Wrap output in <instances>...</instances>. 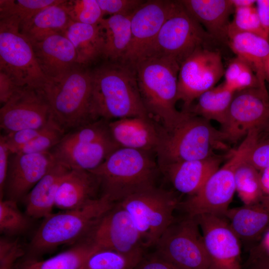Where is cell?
Segmentation results:
<instances>
[{
	"mask_svg": "<svg viewBox=\"0 0 269 269\" xmlns=\"http://www.w3.org/2000/svg\"><path fill=\"white\" fill-rule=\"evenodd\" d=\"M92 109L96 120L150 117L139 91L134 70L120 62H109L92 70Z\"/></svg>",
	"mask_w": 269,
	"mask_h": 269,
	"instance_id": "6da1fadb",
	"label": "cell"
},
{
	"mask_svg": "<svg viewBox=\"0 0 269 269\" xmlns=\"http://www.w3.org/2000/svg\"><path fill=\"white\" fill-rule=\"evenodd\" d=\"M133 68L148 114L162 124L164 131L171 129L184 115L175 107L179 64L172 58L152 55L139 61Z\"/></svg>",
	"mask_w": 269,
	"mask_h": 269,
	"instance_id": "7a4b0ae2",
	"label": "cell"
},
{
	"mask_svg": "<svg viewBox=\"0 0 269 269\" xmlns=\"http://www.w3.org/2000/svg\"><path fill=\"white\" fill-rule=\"evenodd\" d=\"M38 89L53 121L66 133L96 121L92 109V70L88 67L77 65L59 79H47Z\"/></svg>",
	"mask_w": 269,
	"mask_h": 269,
	"instance_id": "3957f363",
	"label": "cell"
},
{
	"mask_svg": "<svg viewBox=\"0 0 269 269\" xmlns=\"http://www.w3.org/2000/svg\"><path fill=\"white\" fill-rule=\"evenodd\" d=\"M156 171L149 152L120 147L90 171L98 180L101 196L118 203L154 187Z\"/></svg>",
	"mask_w": 269,
	"mask_h": 269,
	"instance_id": "277c9868",
	"label": "cell"
},
{
	"mask_svg": "<svg viewBox=\"0 0 269 269\" xmlns=\"http://www.w3.org/2000/svg\"><path fill=\"white\" fill-rule=\"evenodd\" d=\"M180 120L171 129L163 131L156 151L161 166L182 161L205 159L215 155L216 150L227 148L222 131L209 121L184 112Z\"/></svg>",
	"mask_w": 269,
	"mask_h": 269,
	"instance_id": "5b68a950",
	"label": "cell"
},
{
	"mask_svg": "<svg viewBox=\"0 0 269 269\" xmlns=\"http://www.w3.org/2000/svg\"><path fill=\"white\" fill-rule=\"evenodd\" d=\"M115 203L101 196L80 207L52 214L44 219L33 236L29 250L34 255L86 238Z\"/></svg>",
	"mask_w": 269,
	"mask_h": 269,
	"instance_id": "8992f818",
	"label": "cell"
},
{
	"mask_svg": "<svg viewBox=\"0 0 269 269\" xmlns=\"http://www.w3.org/2000/svg\"><path fill=\"white\" fill-rule=\"evenodd\" d=\"M109 122L100 119L67 133L51 151L70 169L96 168L120 148L111 134Z\"/></svg>",
	"mask_w": 269,
	"mask_h": 269,
	"instance_id": "52a82bcc",
	"label": "cell"
},
{
	"mask_svg": "<svg viewBox=\"0 0 269 269\" xmlns=\"http://www.w3.org/2000/svg\"><path fill=\"white\" fill-rule=\"evenodd\" d=\"M259 132L248 134L239 147L233 151L227 161L216 170L199 190L179 204L187 215L195 217L210 214L225 216L236 192L235 171L253 144Z\"/></svg>",
	"mask_w": 269,
	"mask_h": 269,
	"instance_id": "ba28073f",
	"label": "cell"
},
{
	"mask_svg": "<svg viewBox=\"0 0 269 269\" xmlns=\"http://www.w3.org/2000/svg\"><path fill=\"white\" fill-rule=\"evenodd\" d=\"M118 203L130 214L145 248L155 246L174 222L173 213L179 204L172 193L155 186Z\"/></svg>",
	"mask_w": 269,
	"mask_h": 269,
	"instance_id": "9c48e42d",
	"label": "cell"
},
{
	"mask_svg": "<svg viewBox=\"0 0 269 269\" xmlns=\"http://www.w3.org/2000/svg\"><path fill=\"white\" fill-rule=\"evenodd\" d=\"M195 217L174 222L155 245V253L178 269H215Z\"/></svg>",
	"mask_w": 269,
	"mask_h": 269,
	"instance_id": "30bf717a",
	"label": "cell"
},
{
	"mask_svg": "<svg viewBox=\"0 0 269 269\" xmlns=\"http://www.w3.org/2000/svg\"><path fill=\"white\" fill-rule=\"evenodd\" d=\"M216 42L180 2L178 9L162 26L146 57L166 56L180 65L198 48H211L210 46Z\"/></svg>",
	"mask_w": 269,
	"mask_h": 269,
	"instance_id": "8fae6325",
	"label": "cell"
},
{
	"mask_svg": "<svg viewBox=\"0 0 269 269\" xmlns=\"http://www.w3.org/2000/svg\"><path fill=\"white\" fill-rule=\"evenodd\" d=\"M0 72L19 87L40 89L47 78L36 60L29 40L19 27L0 22Z\"/></svg>",
	"mask_w": 269,
	"mask_h": 269,
	"instance_id": "7c38bea8",
	"label": "cell"
},
{
	"mask_svg": "<svg viewBox=\"0 0 269 269\" xmlns=\"http://www.w3.org/2000/svg\"><path fill=\"white\" fill-rule=\"evenodd\" d=\"M221 53L208 47L196 49L180 65L178 77V101L186 112L203 93L215 87L224 76Z\"/></svg>",
	"mask_w": 269,
	"mask_h": 269,
	"instance_id": "4fadbf2b",
	"label": "cell"
},
{
	"mask_svg": "<svg viewBox=\"0 0 269 269\" xmlns=\"http://www.w3.org/2000/svg\"><path fill=\"white\" fill-rule=\"evenodd\" d=\"M180 5V0H146L132 16L131 41L120 63L133 68L145 57L162 26Z\"/></svg>",
	"mask_w": 269,
	"mask_h": 269,
	"instance_id": "5bb4252c",
	"label": "cell"
},
{
	"mask_svg": "<svg viewBox=\"0 0 269 269\" xmlns=\"http://www.w3.org/2000/svg\"><path fill=\"white\" fill-rule=\"evenodd\" d=\"M86 238L101 249L128 256L144 255L139 232L129 213L119 203L100 219Z\"/></svg>",
	"mask_w": 269,
	"mask_h": 269,
	"instance_id": "9a60e30c",
	"label": "cell"
},
{
	"mask_svg": "<svg viewBox=\"0 0 269 269\" xmlns=\"http://www.w3.org/2000/svg\"><path fill=\"white\" fill-rule=\"evenodd\" d=\"M269 124V97L260 88L236 92L225 124L221 130L227 141L236 142L254 130Z\"/></svg>",
	"mask_w": 269,
	"mask_h": 269,
	"instance_id": "2e32d148",
	"label": "cell"
},
{
	"mask_svg": "<svg viewBox=\"0 0 269 269\" xmlns=\"http://www.w3.org/2000/svg\"><path fill=\"white\" fill-rule=\"evenodd\" d=\"M53 121L49 106L38 89L20 88L0 109V127L5 134L42 128Z\"/></svg>",
	"mask_w": 269,
	"mask_h": 269,
	"instance_id": "e0dca14e",
	"label": "cell"
},
{
	"mask_svg": "<svg viewBox=\"0 0 269 269\" xmlns=\"http://www.w3.org/2000/svg\"><path fill=\"white\" fill-rule=\"evenodd\" d=\"M206 250L215 269H242L240 240L225 216L195 217Z\"/></svg>",
	"mask_w": 269,
	"mask_h": 269,
	"instance_id": "ac0fdd59",
	"label": "cell"
},
{
	"mask_svg": "<svg viewBox=\"0 0 269 269\" xmlns=\"http://www.w3.org/2000/svg\"><path fill=\"white\" fill-rule=\"evenodd\" d=\"M56 162L51 151L39 153H11L3 196L17 202L23 199Z\"/></svg>",
	"mask_w": 269,
	"mask_h": 269,
	"instance_id": "d6986e66",
	"label": "cell"
},
{
	"mask_svg": "<svg viewBox=\"0 0 269 269\" xmlns=\"http://www.w3.org/2000/svg\"><path fill=\"white\" fill-rule=\"evenodd\" d=\"M29 41L37 62L47 79H59L79 65L73 45L62 33H49Z\"/></svg>",
	"mask_w": 269,
	"mask_h": 269,
	"instance_id": "ffe728a7",
	"label": "cell"
},
{
	"mask_svg": "<svg viewBox=\"0 0 269 269\" xmlns=\"http://www.w3.org/2000/svg\"><path fill=\"white\" fill-rule=\"evenodd\" d=\"M111 134L120 147L147 152L157 151L163 134L150 117H135L109 122Z\"/></svg>",
	"mask_w": 269,
	"mask_h": 269,
	"instance_id": "44dd1931",
	"label": "cell"
},
{
	"mask_svg": "<svg viewBox=\"0 0 269 269\" xmlns=\"http://www.w3.org/2000/svg\"><path fill=\"white\" fill-rule=\"evenodd\" d=\"M181 4L217 42L227 43L229 17L234 11L231 0H182Z\"/></svg>",
	"mask_w": 269,
	"mask_h": 269,
	"instance_id": "7402d4cb",
	"label": "cell"
},
{
	"mask_svg": "<svg viewBox=\"0 0 269 269\" xmlns=\"http://www.w3.org/2000/svg\"><path fill=\"white\" fill-rule=\"evenodd\" d=\"M222 158L215 155L202 159L169 164L162 168L177 191L191 196L220 167Z\"/></svg>",
	"mask_w": 269,
	"mask_h": 269,
	"instance_id": "603a6c76",
	"label": "cell"
},
{
	"mask_svg": "<svg viewBox=\"0 0 269 269\" xmlns=\"http://www.w3.org/2000/svg\"><path fill=\"white\" fill-rule=\"evenodd\" d=\"M70 170L57 160L48 172L23 198L25 213L28 217L44 219L52 214L59 185Z\"/></svg>",
	"mask_w": 269,
	"mask_h": 269,
	"instance_id": "cb8c5ba5",
	"label": "cell"
},
{
	"mask_svg": "<svg viewBox=\"0 0 269 269\" xmlns=\"http://www.w3.org/2000/svg\"><path fill=\"white\" fill-rule=\"evenodd\" d=\"M98 190L99 183L91 172L71 169L59 185L55 207L63 210L80 207L96 198L95 195Z\"/></svg>",
	"mask_w": 269,
	"mask_h": 269,
	"instance_id": "d4e9b609",
	"label": "cell"
},
{
	"mask_svg": "<svg viewBox=\"0 0 269 269\" xmlns=\"http://www.w3.org/2000/svg\"><path fill=\"white\" fill-rule=\"evenodd\" d=\"M227 44L237 56L245 61L256 74L261 88L267 91V63L269 58V40L251 33L238 32L228 36Z\"/></svg>",
	"mask_w": 269,
	"mask_h": 269,
	"instance_id": "484cf974",
	"label": "cell"
},
{
	"mask_svg": "<svg viewBox=\"0 0 269 269\" xmlns=\"http://www.w3.org/2000/svg\"><path fill=\"white\" fill-rule=\"evenodd\" d=\"M225 216L240 241H253L269 226V197L265 196L253 204L229 208Z\"/></svg>",
	"mask_w": 269,
	"mask_h": 269,
	"instance_id": "4316f807",
	"label": "cell"
},
{
	"mask_svg": "<svg viewBox=\"0 0 269 269\" xmlns=\"http://www.w3.org/2000/svg\"><path fill=\"white\" fill-rule=\"evenodd\" d=\"M62 33L73 45L78 64L88 67L103 57L105 40L99 24L90 25L71 20Z\"/></svg>",
	"mask_w": 269,
	"mask_h": 269,
	"instance_id": "83f0119b",
	"label": "cell"
},
{
	"mask_svg": "<svg viewBox=\"0 0 269 269\" xmlns=\"http://www.w3.org/2000/svg\"><path fill=\"white\" fill-rule=\"evenodd\" d=\"M132 16H110L99 23L105 40L103 58L107 62H121L127 53L132 39Z\"/></svg>",
	"mask_w": 269,
	"mask_h": 269,
	"instance_id": "f1b7e54d",
	"label": "cell"
},
{
	"mask_svg": "<svg viewBox=\"0 0 269 269\" xmlns=\"http://www.w3.org/2000/svg\"><path fill=\"white\" fill-rule=\"evenodd\" d=\"M99 249H101L86 238L69 249L46 260H25L16 269H80L87 259Z\"/></svg>",
	"mask_w": 269,
	"mask_h": 269,
	"instance_id": "f546056e",
	"label": "cell"
},
{
	"mask_svg": "<svg viewBox=\"0 0 269 269\" xmlns=\"http://www.w3.org/2000/svg\"><path fill=\"white\" fill-rule=\"evenodd\" d=\"M66 0L41 9L19 27L21 33L29 40L54 32L62 33L71 21Z\"/></svg>",
	"mask_w": 269,
	"mask_h": 269,
	"instance_id": "4dcf8cb0",
	"label": "cell"
},
{
	"mask_svg": "<svg viewBox=\"0 0 269 269\" xmlns=\"http://www.w3.org/2000/svg\"><path fill=\"white\" fill-rule=\"evenodd\" d=\"M235 93L222 83L201 94L186 112L209 121H215L223 127Z\"/></svg>",
	"mask_w": 269,
	"mask_h": 269,
	"instance_id": "1f68e13d",
	"label": "cell"
},
{
	"mask_svg": "<svg viewBox=\"0 0 269 269\" xmlns=\"http://www.w3.org/2000/svg\"><path fill=\"white\" fill-rule=\"evenodd\" d=\"M62 0H0V22L17 27L27 22L37 12Z\"/></svg>",
	"mask_w": 269,
	"mask_h": 269,
	"instance_id": "d6a6232c",
	"label": "cell"
},
{
	"mask_svg": "<svg viewBox=\"0 0 269 269\" xmlns=\"http://www.w3.org/2000/svg\"><path fill=\"white\" fill-rule=\"evenodd\" d=\"M235 182L236 192L244 205L258 203L265 197L261 184L259 171L245 160V158L236 168Z\"/></svg>",
	"mask_w": 269,
	"mask_h": 269,
	"instance_id": "836d02e7",
	"label": "cell"
},
{
	"mask_svg": "<svg viewBox=\"0 0 269 269\" xmlns=\"http://www.w3.org/2000/svg\"><path fill=\"white\" fill-rule=\"evenodd\" d=\"M143 256H128L112 250L99 249L87 259L80 269H134Z\"/></svg>",
	"mask_w": 269,
	"mask_h": 269,
	"instance_id": "e575fe53",
	"label": "cell"
},
{
	"mask_svg": "<svg viewBox=\"0 0 269 269\" xmlns=\"http://www.w3.org/2000/svg\"><path fill=\"white\" fill-rule=\"evenodd\" d=\"M29 217L19 209L17 201L0 199V231L10 236L21 234L29 227Z\"/></svg>",
	"mask_w": 269,
	"mask_h": 269,
	"instance_id": "d590c367",
	"label": "cell"
},
{
	"mask_svg": "<svg viewBox=\"0 0 269 269\" xmlns=\"http://www.w3.org/2000/svg\"><path fill=\"white\" fill-rule=\"evenodd\" d=\"M66 134L53 122L33 140L12 153H39L50 151L61 142Z\"/></svg>",
	"mask_w": 269,
	"mask_h": 269,
	"instance_id": "8d00e7d4",
	"label": "cell"
},
{
	"mask_svg": "<svg viewBox=\"0 0 269 269\" xmlns=\"http://www.w3.org/2000/svg\"><path fill=\"white\" fill-rule=\"evenodd\" d=\"M65 4L69 17L73 21L97 25L104 18L96 0H66Z\"/></svg>",
	"mask_w": 269,
	"mask_h": 269,
	"instance_id": "74e56055",
	"label": "cell"
},
{
	"mask_svg": "<svg viewBox=\"0 0 269 269\" xmlns=\"http://www.w3.org/2000/svg\"><path fill=\"white\" fill-rule=\"evenodd\" d=\"M238 32H248L266 38L255 6L234 8V17L230 22L228 35Z\"/></svg>",
	"mask_w": 269,
	"mask_h": 269,
	"instance_id": "f35d334b",
	"label": "cell"
},
{
	"mask_svg": "<svg viewBox=\"0 0 269 269\" xmlns=\"http://www.w3.org/2000/svg\"><path fill=\"white\" fill-rule=\"evenodd\" d=\"M103 16L131 15L145 1L143 0H96Z\"/></svg>",
	"mask_w": 269,
	"mask_h": 269,
	"instance_id": "ab89813d",
	"label": "cell"
},
{
	"mask_svg": "<svg viewBox=\"0 0 269 269\" xmlns=\"http://www.w3.org/2000/svg\"><path fill=\"white\" fill-rule=\"evenodd\" d=\"M23 255V250L17 240L0 239V269H12L16 261Z\"/></svg>",
	"mask_w": 269,
	"mask_h": 269,
	"instance_id": "60d3db41",
	"label": "cell"
},
{
	"mask_svg": "<svg viewBox=\"0 0 269 269\" xmlns=\"http://www.w3.org/2000/svg\"><path fill=\"white\" fill-rule=\"evenodd\" d=\"M245 159L259 171L269 168V140L260 141L258 139L251 146Z\"/></svg>",
	"mask_w": 269,
	"mask_h": 269,
	"instance_id": "b9f144b4",
	"label": "cell"
},
{
	"mask_svg": "<svg viewBox=\"0 0 269 269\" xmlns=\"http://www.w3.org/2000/svg\"><path fill=\"white\" fill-rule=\"evenodd\" d=\"M51 123L42 128L21 130L1 135L5 143L9 149L11 153H12L16 148L33 140L44 131Z\"/></svg>",
	"mask_w": 269,
	"mask_h": 269,
	"instance_id": "7bdbcfd3",
	"label": "cell"
},
{
	"mask_svg": "<svg viewBox=\"0 0 269 269\" xmlns=\"http://www.w3.org/2000/svg\"><path fill=\"white\" fill-rule=\"evenodd\" d=\"M248 64L242 58L236 56L229 62L225 70L224 84L231 90L235 92L234 87L239 75Z\"/></svg>",
	"mask_w": 269,
	"mask_h": 269,
	"instance_id": "ee69618b",
	"label": "cell"
},
{
	"mask_svg": "<svg viewBox=\"0 0 269 269\" xmlns=\"http://www.w3.org/2000/svg\"><path fill=\"white\" fill-rule=\"evenodd\" d=\"M134 269H178L155 252L153 254L144 255Z\"/></svg>",
	"mask_w": 269,
	"mask_h": 269,
	"instance_id": "f6af8a7d",
	"label": "cell"
},
{
	"mask_svg": "<svg viewBox=\"0 0 269 269\" xmlns=\"http://www.w3.org/2000/svg\"><path fill=\"white\" fill-rule=\"evenodd\" d=\"M11 152L4 142L1 134L0 136V199L3 198V190L8 169Z\"/></svg>",
	"mask_w": 269,
	"mask_h": 269,
	"instance_id": "bcb514c9",
	"label": "cell"
},
{
	"mask_svg": "<svg viewBox=\"0 0 269 269\" xmlns=\"http://www.w3.org/2000/svg\"><path fill=\"white\" fill-rule=\"evenodd\" d=\"M21 87H18L6 74L0 72V103H6Z\"/></svg>",
	"mask_w": 269,
	"mask_h": 269,
	"instance_id": "7dc6e473",
	"label": "cell"
},
{
	"mask_svg": "<svg viewBox=\"0 0 269 269\" xmlns=\"http://www.w3.org/2000/svg\"><path fill=\"white\" fill-rule=\"evenodd\" d=\"M255 7L265 36L269 40V0H256Z\"/></svg>",
	"mask_w": 269,
	"mask_h": 269,
	"instance_id": "c3c4849f",
	"label": "cell"
},
{
	"mask_svg": "<svg viewBox=\"0 0 269 269\" xmlns=\"http://www.w3.org/2000/svg\"><path fill=\"white\" fill-rule=\"evenodd\" d=\"M261 184L265 196L269 197V168L259 171Z\"/></svg>",
	"mask_w": 269,
	"mask_h": 269,
	"instance_id": "681fc988",
	"label": "cell"
},
{
	"mask_svg": "<svg viewBox=\"0 0 269 269\" xmlns=\"http://www.w3.org/2000/svg\"><path fill=\"white\" fill-rule=\"evenodd\" d=\"M234 8L246 7L255 5L256 0H231Z\"/></svg>",
	"mask_w": 269,
	"mask_h": 269,
	"instance_id": "f907efd6",
	"label": "cell"
},
{
	"mask_svg": "<svg viewBox=\"0 0 269 269\" xmlns=\"http://www.w3.org/2000/svg\"><path fill=\"white\" fill-rule=\"evenodd\" d=\"M265 242L266 243V244L267 245V249L268 251H269V231L268 232L266 238H265Z\"/></svg>",
	"mask_w": 269,
	"mask_h": 269,
	"instance_id": "816d5d0a",
	"label": "cell"
},
{
	"mask_svg": "<svg viewBox=\"0 0 269 269\" xmlns=\"http://www.w3.org/2000/svg\"><path fill=\"white\" fill-rule=\"evenodd\" d=\"M266 71L267 77H269V58L267 63Z\"/></svg>",
	"mask_w": 269,
	"mask_h": 269,
	"instance_id": "f5cc1de1",
	"label": "cell"
},
{
	"mask_svg": "<svg viewBox=\"0 0 269 269\" xmlns=\"http://www.w3.org/2000/svg\"><path fill=\"white\" fill-rule=\"evenodd\" d=\"M266 130L267 132H269V125H268V126L267 127V128H266Z\"/></svg>",
	"mask_w": 269,
	"mask_h": 269,
	"instance_id": "db71d44e",
	"label": "cell"
},
{
	"mask_svg": "<svg viewBox=\"0 0 269 269\" xmlns=\"http://www.w3.org/2000/svg\"></svg>",
	"mask_w": 269,
	"mask_h": 269,
	"instance_id": "11a10c76",
	"label": "cell"
}]
</instances>
